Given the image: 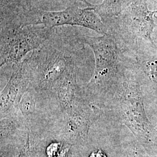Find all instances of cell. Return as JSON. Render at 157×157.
<instances>
[{"instance_id":"1","label":"cell","mask_w":157,"mask_h":157,"mask_svg":"<svg viewBox=\"0 0 157 157\" xmlns=\"http://www.w3.org/2000/svg\"><path fill=\"white\" fill-rule=\"evenodd\" d=\"M73 29L54 28L49 38L20 62L29 83L40 92L56 89L63 77L78 68L84 44Z\"/></svg>"},{"instance_id":"2","label":"cell","mask_w":157,"mask_h":157,"mask_svg":"<svg viewBox=\"0 0 157 157\" xmlns=\"http://www.w3.org/2000/svg\"><path fill=\"white\" fill-rule=\"evenodd\" d=\"M52 29L42 25L22 26L13 19L1 18V66L21 62L43 44Z\"/></svg>"},{"instance_id":"3","label":"cell","mask_w":157,"mask_h":157,"mask_svg":"<svg viewBox=\"0 0 157 157\" xmlns=\"http://www.w3.org/2000/svg\"><path fill=\"white\" fill-rule=\"evenodd\" d=\"M32 23L42 25L49 29L77 26L98 33L105 32L104 23L95 11L94 6L89 4L86 8H81L77 2L62 11H46L37 8L33 12Z\"/></svg>"},{"instance_id":"4","label":"cell","mask_w":157,"mask_h":157,"mask_svg":"<svg viewBox=\"0 0 157 157\" xmlns=\"http://www.w3.org/2000/svg\"><path fill=\"white\" fill-rule=\"evenodd\" d=\"M81 107L78 104L67 111V132L72 139H85L91 124V114Z\"/></svg>"},{"instance_id":"5","label":"cell","mask_w":157,"mask_h":157,"mask_svg":"<svg viewBox=\"0 0 157 157\" xmlns=\"http://www.w3.org/2000/svg\"><path fill=\"white\" fill-rule=\"evenodd\" d=\"M77 70L78 68L74 69L68 72L56 86L59 100L63 109L67 111H69L78 104Z\"/></svg>"},{"instance_id":"6","label":"cell","mask_w":157,"mask_h":157,"mask_svg":"<svg viewBox=\"0 0 157 157\" xmlns=\"http://www.w3.org/2000/svg\"><path fill=\"white\" fill-rule=\"evenodd\" d=\"M134 19H136L139 22L141 31L151 40V36L153 31V29L155 26L153 15L157 11H150L148 10L146 5L139 6L134 8Z\"/></svg>"},{"instance_id":"7","label":"cell","mask_w":157,"mask_h":157,"mask_svg":"<svg viewBox=\"0 0 157 157\" xmlns=\"http://www.w3.org/2000/svg\"><path fill=\"white\" fill-rule=\"evenodd\" d=\"M18 157H32L31 155V151L30 149V145L29 144V139L27 143V146L23 149L22 152H21V154Z\"/></svg>"},{"instance_id":"8","label":"cell","mask_w":157,"mask_h":157,"mask_svg":"<svg viewBox=\"0 0 157 157\" xmlns=\"http://www.w3.org/2000/svg\"><path fill=\"white\" fill-rule=\"evenodd\" d=\"M89 157H107L106 155L100 150L92 152Z\"/></svg>"}]
</instances>
